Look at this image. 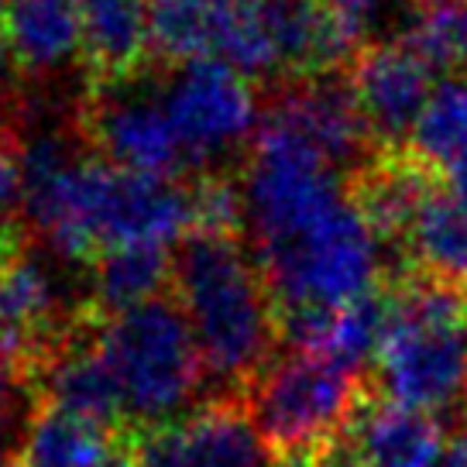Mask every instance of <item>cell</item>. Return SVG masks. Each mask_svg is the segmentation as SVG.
Instances as JSON below:
<instances>
[{
  "label": "cell",
  "mask_w": 467,
  "mask_h": 467,
  "mask_svg": "<svg viewBox=\"0 0 467 467\" xmlns=\"http://www.w3.org/2000/svg\"><path fill=\"white\" fill-rule=\"evenodd\" d=\"M254 265L285 309H337L375 292L381 237L340 175L262 124L241 186Z\"/></svg>",
  "instance_id": "cell-1"
},
{
  "label": "cell",
  "mask_w": 467,
  "mask_h": 467,
  "mask_svg": "<svg viewBox=\"0 0 467 467\" xmlns=\"http://www.w3.org/2000/svg\"><path fill=\"white\" fill-rule=\"evenodd\" d=\"M21 179L31 231L66 262L100 258L124 244L172 248L196 231L192 192L172 179H151L83 159L62 134H35L21 148Z\"/></svg>",
  "instance_id": "cell-2"
},
{
  "label": "cell",
  "mask_w": 467,
  "mask_h": 467,
  "mask_svg": "<svg viewBox=\"0 0 467 467\" xmlns=\"http://www.w3.org/2000/svg\"><path fill=\"white\" fill-rule=\"evenodd\" d=\"M172 285L217 399H241L278 340L275 303L254 258L227 234H192L172 258Z\"/></svg>",
  "instance_id": "cell-3"
},
{
  "label": "cell",
  "mask_w": 467,
  "mask_h": 467,
  "mask_svg": "<svg viewBox=\"0 0 467 467\" xmlns=\"http://www.w3.org/2000/svg\"><path fill=\"white\" fill-rule=\"evenodd\" d=\"M379 379L392 402L426 416L467 406V289L430 275L402 278L389 296Z\"/></svg>",
  "instance_id": "cell-4"
},
{
  "label": "cell",
  "mask_w": 467,
  "mask_h": 467,
  "mask_svg": "<svg viewBox=\"0 0 467 467\" xmlns=\"http://www.w3.org/2000/svg\"><path fill=\"white\" fill-rule=\"evenodd\" d=\"M365 375L323 354L289 350L241 392L251 430L278 467H320L368 399Z\"/></svg>",
  "instance_id": "cell-5"
},
{
  "label": "cell",
  "mask_w": 467,
  "mask_h": 467,
  "mask_svg": "<svg viewBox=\"0 0 467 467\" xmlns=\"http://www.w3.org/2000/svg\"><path fill=\"white\" fill-rule=\"evenodd\" d=\"M93 337L114 371L131 433L179 423L186 409H196L206 368L179 303L159 296L145 306L97 320Z\"/></svg>",
  "instance_id": "cell-6"
},
{
  "label": "cell",
  "mask_w": 467,
  "mask_h": 467,
  "mask_svg": "<svg viewBox=\"0 0 467 467\" xmlns=\"http://www.w3.org/2000/svg\"><path fill=\"white\" fill-rule=\"evenodd\" d=\"M161 103L190 165L227 159L262 128L251 79L213 56L175 66Z\"/></svg>",
  "instance_id": "cell-7"
},
{
  "label": "cell",
  "mask_w": 467,
  "mask_h": 467,
  "mask_svg": "<svg viewBox=\"0 0 467 467\" xmlns=\"http://www.w3.org/2000/svg\"><path fill=\"white\" fill-rule=\"evenodd\" d=\"M89 138L107 165L151 179H172L182 165V145L161 103V87L145 79H110L89 103Z\"/></svg>",
  "instance_id": "cell-8"
},
{
  "label": "cell",
  "mask_w": 467,
  "mask_h": 467,
  "mask_svg": "<svg viewBox=\"0 0 467 467\" xmlns=\"http://www.w3.org/2000/svg\"><path fill=\"white\" fill-rule=\"evenodd\" d=\"M138 467H278L237 399H210L179 423L134 433Z\"/></svg>",
  "instance_id": "cell-9"
},
{
  "label": "cell",
  "mask_w": 467,
  "mask_h": 467,
  "mask_svg": "<svg viewBox=\"0 0 467 467\" xmlns=\"http://www.w3.org/2000/svg\"><path fill=\"white\" fill-rule=\"evenodd\" d=\"M262 124L292 138L296 145H303L309 155L327 161L330 169L358 161L371 141L350 83L330 73L306 76L296 87H289Z\"/></svg>",
  "instance_id": "cell-10"
},
{
  "label": "cell",
  "mask_w": 467,
  "mask_h": 467,
  "mask_svg": "<svg viewBox=\"0 0 467 467\" xmlns=\"http://www.w3.org/2000/svg\"><path fill=\"white\" fill-rule=\"evenodd\" d=\"M31 371H35V389H38L42 409H56L100 430L131 433L114 371L103 361L97 337L93 330H87V323H79L58 348L38 358Z\"/></svg>",
  "instance_id": "cell-11"
},
{
  "label": "cell",
  "mask_w": 467,
  "mask_h": 467,
  "mask_svg": "<svg viewBox=\"0 0 467 467\" xmlns=\"http://www.w3.org/2000/svg\"><path fill=\"white\" fill-rule=\"evenodd\" d=\"M433 69L402 38L371 45L354 62V100L361 107L368 134L375 141L395 145L412 134L433 93Z\"/></svg>",
  "instance_id": "cell-12"
},
{
  "label": "cell",
  "mask_w": 467,
  "mask_h": 467,
  "mask_svg": "<svg viewBox=\"0 0 467 467\" xmlns=\"http://www.w3.org/2000/svg\"><path fill=\"white\" fill-rule=\"evenodd\" d=\"M443 451V426L433 416L368 395L330 457L350 467H437Z\"/></svg>",
  "instance_id": "cell-13"
},
{
  "label": "cell",
  "mask_w": 467,
  "mask_h": 467,
  "mask_svg": "<svg viewBox=\"0 0 467 467\" xmlns=\"http://www.w3.org/2000/svg\"><path fill=\"white\" fill-rule=\"evenodd\" d=\"M0 28L7 56L31 76L62 73L83 52V15L76 0H7Z\"/></svg>",
  "instance_id": "cell-14"
},
{
  "label": "cell",
  "mask_w": 467,
  "mask_h": 467,
  "mask_svg": "<svg viewBox=\"0 0 467 467\" xmlns=\"http://www.w3.org/2000/svg\"><path fill=\"white\" fill-rule=\"evenodd\" d=\"M272 35L278 69L303 76L330 73L354 48L327 0H258Z\"/></svg>",
  "instance_id": "cell-15"
},
{
  "label": "cell",
  "mask_w": 467,
  "mask_h": 467,
  "mask_svg": "<svg viewBox=\"0 0 467 467\" xmlns=\"http://www.w3.org/2000/svg\"><path fill=\"white\" fill-rule=\"evenodd\" d=\"M172 278V254L155 244H124L103 251L89 275V317L107 320L134 306H145L161 296Z\"/></svg>",
  "instance_id": "cell-16"
},
{
  "label": "cell",
  "mask_w": 467,
  "mask_h": 467,
  "mask_svg": "<svg viewBox=\"0 0 467 467\" xmlns=\"http://www.w3.org/2000/svg\"><path fill=\"white\" fill-rule=\"evenodd\" d=\"M423 275L467 289V200L451 190H426L406 231Z\"/></svg>",
  "instance_id": "cell-17"
},
{
  "label": "cell",
  "mask_w": 467,
  "mask_h": 467,
  "mask_svg": "<svg viewBox=\"0 0 467 467\" xmlns=\"http://www.w3.org/2000/svg\"><path fill=\"white\" fill-rule=\"evenodd\" d=\"M83 48L107 79H120L148 48V0H76Z\"/></svg>",
  "instance_id": "cell-18"
},
{
  "label": "cell",
  "mask_w": 467,
  "mask_h": 467,
  "mask_svg": "<svg viewBox=\"0 0 467 467\" xmlns=\"http://www.w3.org/2000/svg\"><path fill=\"white\" fill-rule=\"evenodd\" d=\"M128 433L100 430L56 409H42L31 423L21 464L25 467H107Z\"/></svg>",
  "instance_id": "cell-19"
},
{
  "label": "cell",
  "mask_w": 467,
  "mask_h": 467,
  "mask_svg": "<svg viewBox=\"0 0 467 467\" xmlns=\"http://www.w3.org/2000/svg\"><path fill=\"white\" fill-rule=\"evenodd\" d=\"M409 148L420 169L447 172L453 161L467 155V79H440L416 128Z\"/></svg>",
  "instance_id": "cell-20"
},
{
  "label": "cell",
  "mask_w": 467,
  "mask_h": 467,
  "mask_svg": "<svg viewBox=\"0 0 467 467\" xmlns=\"http://www.w3.org/2000/svg\"><path fill=\"white\" fill-rule=\"evenodd\" d=\"M217 0H148V48L172 62L213 56Z\"/></svg>",
  "instance_id": "cell-21"
},
{
  "label": "cell",
  "mask_w": 467,
  "mask_h": 467,
  "mask_svg": "<svg viewBox=\"0 0 467 467\" xmlns=\"http://www.w3.org/2000/svg\"><path fill=\"white\" fill-rule=\"evenodd\" d=\"M213 58L227 62L241 76H268L278 69L272 35L265 28L258 0H217Z\"/></svg>",
  "instance_id": "cell-22"
},
{
  "label": "cell",
  "mask_w": 467,
  "mask_h": 467,
  "mask_svg": "<svg viewBox=\"0 0 467 467\" xmlns=\"http://www.w3.org/2000/svg\"><path fill=\"white\" fill-rule=\"evenodd\" d=\"M426 190L430 186L420 165H385V169L379 165L361 179V190L354 200L381 241H392V237H406Z\"/></svg>",
  "instance_id": "cell-23"
},
{
  "label": "cell",
  "mask_w": 467,
  "mask_h": 467,
  "mask_svg": "<svg viewBox=\"0 0 467 467\" xmlns=\"http://www.w3.org/2000/svg\"><path fill=\"white\" fill-rule=\"evenodd\" d=\"M38 412L42 402L35 389V371L17 350L0 344V461L4 464L21 457L25 437Z\"/></svg>",
  "instance_id": "cell-24"
},
{
  "label": "cell",
  "mask_w": 467,
  "mask_h": 467,
  "mask_svg": "<svg viewBox=\"0 0 467 467\" xmlns=\"http://www.w3.org/2000/svg\"><path fill=\"white\" fill-rule=\"evenodd\" d=\"M192 217L196 234H227L234 237V227L244 223V200L241 190L227 179H206L200 190H192Z\"/></svg>",
  "instance_id": "cell-25"
},
{
  "label": "cell",
  "mask_w": 467,
  "mask_h": 467,
  "mask_svg": "<svg viewBox=\"0 0 467 467\" xmlns=\"http://www.w3.org/2000/svg\"><path fill=\"white\" fill-rule=\"evenodd\" d=\"M25 203V179H21V161L7 145H0V234L11 227L17 210Z\"/></svg>",
  "instance_id": "cell-26"
},
{
  "label": "cell",
  "mask_w": 467,
  "mask_h": 467,
  "mask_svg": "<svg viewBox=\"0 0 467 467\" xmlns=\"http://www.w3.org/2000/svg\"><path fill=\"white\" fill-rule=\"evenodd\" d=\"M327 4H330V11L344 25V31L350 35L354 45L365 38L381 15V0H327Z\"/></svg>",
  "instance_id": "cell-27"
},
{
  "label": "cell",
  "mask_w": 467,
  "mask_h": 467,
  "mask_svg": "<svg viewBox=\"0 0 467 467\" xmlns=\"http://www.w3.org/2000/svg\"><path fill=\"white\" fill-rule=\"evenodd\" d=\"M443 464L447 467H467V423L457 426V433L451 437L447 451H443Z\"/></svg>",
  "instance_id": "cell-28"
},
{
  "label": "cell",
  "mask_w": 467,
  "mask_h": 467,
  "mask_svg": "<svg viewBox=\"0 0 467 467\" xmlns=\"http://www.w3.org/2000/svg\"><path fill=\"white\" fill-rule=\"evenodd\" d=\"M443 190H451L453 196L467 200V155L461 161H453L451 169L443 172Z\"/></svg>",
  "instance_id": "cell-29"
},
{
  "label": "cell",
  "mask_w": 467,
  "mask_h": 467,
  "mask_svg": "<svg viewBox=\"0 0 467 467\" xmlns=\"http://www.w3.org/2000/svg\"><path fill=\"white\" fill-rule=\"evenodd\" d=\"M4 66H7V45H4V28H0V76H4Z\"/></svg>",
  "instance_id": "cell-30"
},
{
  "label": "cell",
  "mask_w": 467,
  "mask_h": 467,
  "mask_svg": "<svg viewBox=\"0 0 467 467\" xmlns=\"http://www.w3.org/2000/svg\"><path fill=\"white\" fill-rule=\"evenodd\" d=\"M320 467H350V464H344V461H337V457H327Z\"/></svg>",
  "instance_id": "cell-31"
},
{
  "label": "cell",
  "mask_w": 467,
  "mask_h": 467,
  "mask_svg": "<svg viewBox=\"0 0 467 467\" xmlns=\"http://www.w3.org/2000/svg\"><path fill=\"white\" fill-rule=\"evenodd\" d=\"M0 4H7V0H0Z\"/></svg>",
  "instance_id": "cell-32"
},
{
  "label": "cell",
  "mask_w": 467,
  "mask_h": 467,
  "mask_svg": "<svg viewBox=\"0 0 467 467\" xmlns=\"http://www.w3.org/2000/svg\"><path fill=\"white\" fill-rule=\"evenodd\" d=\"M0 467H4V461H0Z\"/></svg>",
  "instance_id": "cell-33"
},
{
  "label": "cell",
  "mask_w": 467,
  "mask_h": 467,
  "mask_svg": "<svg viewBox=\"0 0 467 467\" xmlns=\"http://www.w3.org/2000/svg\"><path fill=\"white\" fill-rule=\"evenodd\" d=\"M0 265H4V258H0Z\"/></svg>",
  "instance_id": "cell-34"
},
{
  "label": "cell",
  "mask_w": 467,
  "mask_h": 467,
  "mask_svg": "<svg viewBox=\"0 0 467 467\" xmlns=\"http://www.w3.org/2000/svg\"><path fill=\"white\" fill-rule=\"evenodd\" d=\"M17 467H25V464H17Z\"/></svg>",
  "instance_id": "cell-35"
}]
</instances>
